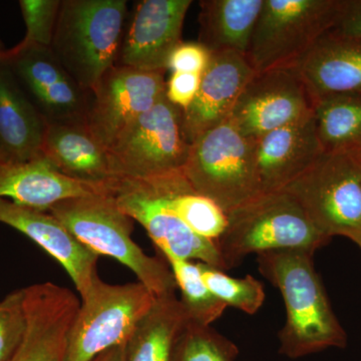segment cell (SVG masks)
I'll return each instance as SVG.
<instances>
[{
  "label": "cell",
  "instance_id": "1",
  "mask_svg": "<svg viewBox=\"0 0 361 361\" xmlns=\"http://www.w3.org/2000/svg\"><path fill=\"white\" fill-rule=\"evenodd\" d=\"M313 254L285 250L257 255L261 274L283 297L286 322L278 336L279 353L292 360L330 348H343L348 342L313 265Z\"/></svg>",
  "mask_w": 361,
  "mask_h": 361
},
{
  "label": "cell",
  "instance_id": "2",
  "mask_svg": "<svg viewBox=\"0 0 361 361\" xmlns=\"http://www.w3.org/2000/svg\"><path fill=\"white\" fill-rule=\"evenodd\" d=\"M302 206L285 191L269 192L227 214V226L217 240L225 270L250 254L285 250L314 252L329 243Z\"/></svg>",
  "mask_w": 361,
  "mask_h": 361
},
{
  "label": "cell",
  "instance_id": "3",
  "mask_svg": "<svg viewBox=\"0 0 361 361\" xmlns=\"http://www.w3.org/2000/svg\"><path fill=\"white\" fill-rule=\"evenodd\" d=\"M126 16V0H61L51 49L82 89L116 66Z\"/></svg>",
  "mask_w": 361,
  "mask_h": 361
},
{
  "label": "cell",
  "instance_id": "4",
  "mask_svg": "<svg viewBox=\"0 0 361 361\" xmlns=\"http://www.w3.org/2000/svg\"><path fill=\"white\" fill-rule=\"evenodd\" d=\"M49 212L90 250L127 266L156 297L176 294L172 270L133 241L134 220L118 208L111 194L70 199Z\"/></svg>",
  "mask_w": 361,
  "mask_h": 361
},
{
  "label": "cell",
  "instance_id": "5",
  "mask_svg": "<svg viewBox=\"0 0 361 361\" xmlns=\"http://www.w3.org/2000/svg\"><path fill=\"white\" fill-rule=\"evenodd\" d=\"M183 171L194 191L215 202L226 215L262 194L254 141L230 118L192 142Z\"/></svg>",
  "mask_w": 361,
  "mask_h": 361
},
{
  "label": "cell",
  "instance_id": "6",
  "mask_svg": "<svg viewBox=\"0 0 361 361\" xmlns=\"http://www.w3.org/2000/svg\"><path fill=\"white\" fill-rule=\"evenodd\" d=\"M156 298L141 282L113 285L97 276L71 324L63 361H92L125 344Z\"/></svg>",
  "mask_w": 361,
  "mask_h": 361
},
{
  "label": "cell",
  "instance_id": "7",
  "mask_svg": "<svg viewBox=\"0 0 361 361\" xmlns=\"http://www.w3.org/2000/svg\"><path fill=\"white\" fill-rule=\"evenodd\" d=\"M190 144L184 111L165 96L130 123L108 149L116 179L154 180L180 172Z\"/></svg>",
  "mask_w": 361,
  "mask_h": 361
},
{
  "label": "cell",
  "instance_id": "8",
  "mask_svg": "<svg viewBox=\"0 0 361 361\" xmlns=\"http://www.w3.org/2000/svg\"><path fill=\"white\" fill-rule=\"evenodd\" d=\"M342 0H264L247 51L256 73L294 66L336 25Z\"/></svg>",
  "mask_w": 361,
  "mask_h": 361
},
{
  "label": "cell",
  "instance_id": "9",
  "mask_svg": "<svg viewBox=\"0 0 361 361\" xmlns=\"http://www.w3.org/2000/svg\"><path fill=\"white\" fill-rule=\"evenodd\" d=\"M281 191L291 194L329 239L361 234V153L323 152Z\"/></svg>",
  "mask_w": 361,
  "mask_h": 361
},
{
  "label": "cell",
  "instance_id": "10",
  "mask_svg": "<svg viewBox=\"0 0 361 361\" xmlns=\"http://www.w3.org/2000/svg\"><path fill=\"white\" fill-rule=\"evenodd\" d=\"M4 59L21 89L49 125H87L92 92L68 75L51 47L20 42Z\"/></svg>",
  "mask_w": 361,
  "mask_h": 361
},
{
  "label": "cell",
  "instance_id": "11",
  "mask_svg": "<svg viewBox=\"0 0 361 361\" xmlns=\"http://www.w3.org/2000/svg\"><path fill=\"white\" fill-rule=\"evenodd\" d=\"M111 196L123 213L146 229L164 256L169 254L225 271L217 244L195 234L178 217L155 180L118 179Z\"/></svg>",
  "mask_w": 361,
  "mask_h": 361
},
{
  "label": "cell",
  "instance_id": "12",
  "mask_svg": "<svg viewBox=\"0 0 361 361\" xmlns=\"http://www.w3.org/2000/svg\"><path fill=\"white\" fill-rule=\"evenodd\" d=\"M310 92L294 66L255 73L235 104L230 121L255 140L313 115Z\"/></svg>",
  "mask_w": 361,
  "mask_h": 361
},
{
  "label": "cell",
  "instance_id": "13",
  "mask_svg": "<svg viewBox=\"0 0 361 361\" xmlns=\"http://www.w3.org/2000/svg\"><path fill=\"white\" fill-rule=\"evenodd\" d=\"M166 71L116 65L92 90L87 128L108 149L121 132L151 110L166 94Z\"/></svg>",
  "mask_w": 361,
  "mask_h": 361
},
{
  "label": "cell",
  "instance_id": "14",
  "mask_svg": "<svg viewBox=\"0 0 361 361\" xmlns=\"http://www.w3.org/2000/svg\"><path fill=\"white\" fill-rule=\"evenodd\" d=\"M192 0H142L123 35L120 66L142 71H167L171 54L182 42Z\"/></svg>",
  "mask_w": 361,
  "mask_h": 361
},
{
  "label": "cell",
  "instance_id": "15",
  "mask_svg": "<svg viewBox=\"0 0 361 361\" xmlns=\"http://www.w3.org/2000/svg\"><path fill=\"white\" fill-rule=\"evenodd\" d=\"M26 331L8 361H63L68 331L80 302L65 287L45 282L25 288Z\"/></svg>",
  "mask_w": 361,
  "mask_h": 361
},
{
  "label": "cell",
  "instance_id": "16",
  "mask_svg": "<svg viewBox=\"0 0 361 361\" xmlns=\"http://www.w3.org/2000/svg\"><path fill=\"white\" fill-rule=\"evenodd\" d=\"M256 71L244 54L212 52L194 101L184 111V127L192 144L207 130L229 120L240 94Z\"/></svg>",
  "mask_w": 361,
  "mask_h": 361
},
{
  "label": "cell",
  "instance_id": "17",
  "mask_svg": "<svg viewBox=\"0 0 361 361\" xmlns=\"http://www.w3.org/2000/svg\"><path fill=\"white\" fill-rule=\"evenodd\" d=\"M0 223L32 239L65 268L84 297L97 275L99 256L90 250L49 212L16 205L0 198Z\"/></svg>",
  "mask_w": 361,
  "mask_h": 361
},
{
  "label": "cell",
  "instance_id": "18",
  "mask_svg": "<svg viewBox=\"0 0 361 361\" xmlns=\"http://www.w3.org/2000/svg\"><path fill=\"white\" fill-rule=\"evenodd\" d=\"M322 153L313 115L255 140L254 155L261 193L281 191Z\"/></svg>",
  "mask_w": 361,
  "mask_h": 361
},
{
  "label": "cell",
  "instance_id": "19",
  "mask_svg": "<svg viewBox=\"0 0 361 361\" xmlns=\"http://www.w3.org/2000/svg\"><path fill=\"white\" fill-rule=\"evenodd\" d=\"M111 187L68 177L42 154L23 163L0 165V198L44 212L70 199L111 195Z\"/></svg>",
  "mask_w": 361,
  "mask_h": 361
},
{
  "label": "cell",
  "instance_id": "20",
  "mask_svg": "<svg viewBox=\"0 0 361 361\" xmlns=\"http://www.w3.org/2000/svg\"><path fill=\"white\" fill-rule=\"evenodd\" d=\"M313 104L361 94V40L326 32L294 66Z\"/></svg>",
  "mask_w": 361,
  "mask_h": 361
},
{
  "label": "cell",
  "instance_id": "21",
  "mask_svg": "<svg viewBox=\"0 0 361 361\" xmlns=\"http://www.w3.org/2000/svg\"><path fill=\"white\" fill-rule=\"evenodd\" d=\"M0 42V165L42 155L47 123L21 89Z\"/></svg>",
  "mask_w": 361,
  "mask_h": 361
},
{
  "label": "cell",
  "instance_id": "22",
  "mask_svg": "<svg viewBox=\"0 0 361 361\" xmlns=\"http://www.w3.org/2000/svg\"><path fill=\"white\" fill-rule=\"evenodd\" d=\"M42 154L59 172L96 186L111 187L116 178L108 149L87 125H49Z\"/></svg>",
  "mask_w": 361,
  "mask_h": 361
},
{
  "label": "cell",
  "instance_id": "23",
  "mask_svg": "<svg viewBox=\"0 0 361 361\" xmlns=\"http://www.w3.org/2000/svg\"><path fill=\"white\" fill-rule=\"evenodd\" d=\"M264 0H204L200 2V39L211 52L246 56Z\"/></svg>",
  "mask_w": 361,
  "mask_h": 361
},
{
  "label": "cell",
  "instance_id": "24",
  "mask_svg": "<svg viewBox=\"0 0 361 361\" xmlns=\"http://www.w3.org/2000/svg\"><path fill=\"white\" fill-rule=\"evenodd\" d=\"M188 322L176 294L157 297L153 307L126 342L123 361H172L176 343Z\"/></svg>",
  "mask_w": 361,
  "mask_h": 361
},
{
  "label": "cell",
  "instance_id": "25",
  "mask_svg": "<svg viewBox=\"0 0 361 361\" xmlns=\"http://www.w3.org/2000/svg\"><path fill=\"white\" fill-rule=\"evenodd\" d=\"M313 118L323 152L361 153V94L317 102Z\"/></svg>",
  "mask_w": 361,
  "mask_h": 361
},
{
  "label": "cell",
  "instance_id": "26",
  "mask_svg": "<svg viewBox=\"0 0 361 361\" xmlns=\"http://www.w3.org/2000/svg\"><path fill=\"white\" fill-rule=\"evenodd\" d=\"M178 217L198 236L217 242L227 226V215L215 202L194 191L184 171L154 179Z\"/></svg>",
  "mask_w": 361,
  "mask_h": 361
},
{
  "label": "cell",
  "instance_id": "27",
  "mask_svg": "<svg viewBox=\"0 0 361 361\" xmlns=\"http://www.w3.org/2000/svg\"><path fill=\"white\" fill-rule=\"evenodd\" d=\"M174 274L178 289L182 293L180 299L188 319L202 326H210L219 319L227 306L219 300L207 286L202 276L199 262L184 260L173 255H165Z\"/></svg>",
  "mask_w": 361,
  "mask_h": 361
},
{
  "label": "cell",
  "instance_id": "28",
  "mask_svg": "<svg viewBox=\"0 0 361 361\" xmlns=\"http://www.w3.org/2000/svg\"><path fill=\"white\" fill-rule=\"evenodd\" d=\"M234 342L210 326L188 322L176 343L172 361H235Z\"/></svg>",
  "mask_w": 361,
  "mask_h": 361
},
{
  "label": "cell",
  "instance_id": "29",
  "mask_svg": "<svg viewBox=\"0 0 361 361\" xmlns=\"http://www.w3.org/2000/svg\"><path fill=\"white\" fill-rule=\"evenodd\" d=\"M202 276L211 292L226 306H232L247 314H255L265 300L263 284L251 275L235 278L224 270L199 263Z\"/></svg>",
  "mask_w": 361,
  "mask_h": 361
},
{
  "label": "cell",
  "instance_id": "30",
  "mask_svg": "<svg viewBox=\"0 0 361 361\" xmlns=\"http://www.w3.org/2000/svg\"><path fill=\"white\" fill-rule=\"evenodd\" d=\"M26 331L25 288L0 301V361H8L20 348Z\"/></svg>",
  "mask_w": 361,
  "mask_h": 361
},
{
  "label": "cell",
  "instance_id": "31",
  "mask_svg": "<svg viewBox=\"0 0 361 361\" xmlns=\"http://www.w3.org/2000/svg\"><path fill=\"white\" fill-rule=\"evenodd\" d=\"M61 0H20L26 26L23 44L51 47Z\"/></svg>",
  "mask_w": 361,
  "mask_h": 361
},
{
  "label": "cell",
  "instance_id": "32",
  "mask_svg": "<svg viewBox=\"0 0 361 361\" xmlns=\"http://www.w3.org/2000/svg\"><path fill=\"white\" fill-rule=\"evenodd\" d=\"M212 52L199 42H182L171 54L167 71L173 73H201L210 63Z\"/></svg>",
  "mask_w": 361,
  "mask_h": 361
},
{
  "label": "cell",
  "instance_id": "33",
  "mask_svg": "<svg viewBox=\"0 0 361 361\" xmlns=\"http://www.w3.org/2000/svg\"><path fill=\"white\" fill-rule=\"evenodd\" d=\"M201 80V73H173L166 82V97L174 106L187 110L198 92Z\"/></svg>",
  "mask_w": 361,
  "mask_h": 361
},
{
  "label": "cell",
  "instance_id": "34",
  "mask_svg": "<svg viewBox=\"0 0 361 361\" xmlns=\"http://www.w3.org/2000/svg\"><path fill=\"white\" fill-rule=\"evenodd\" d=\"M329 32L361 40V0H342L336 25Z\"/></svg>",
  "mask_w": 361,
  "mask_h": 361
},
{
  "label": "cell",
  "instance_id": "35",
  "mask_svg": "<svg viewBox=\"0 0 361 361\" xmlns=\"http://www.w3.org/2000/svg\"><path fill=\"white\" fill-rule=\"evenodd\" d=\"M125 344L109 349L106 353H102L101 355L97 356L92 361H123V357H125Z\"/></svg>",
  "mask_w": 361,
  "mask_h": 361
},
{
  "label": "cell",
  "instance_id": "36",
  "mask_svg": "<svg viewBox=\"0 0 361 361\" xmlns=\"http://www.w3.org/2000/svg\"><path fill=\"white\" fill-rule=\"evenodd\" d=\"M349 239L353 240V241L355 242V244H357L358 247L361 249V234L353 235V236H351Z\"/></svg>",
  "mask_w": 361,
  "mask_h": 361
}]
</instances>
